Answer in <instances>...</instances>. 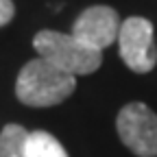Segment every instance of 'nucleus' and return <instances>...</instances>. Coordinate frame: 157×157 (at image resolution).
Segmentation results:
<instances>
[{
    "label": "nucleus",
    "instance_id": "5",
    "mask_svg": "<svg viewBox=\"0 0 157 157\" xmlns=\"http://www.w3.org/2000/svg\"><path fill=\"white\" fill-rule=\"evenodd\" d=\"M118 33H120V17H118L116 9L105 5L85 9L72 24V35L78 42L101 52L116 42Z\"/></svg>",
    "mask_w": 157,
    "mask_h": 157
},
{
    "label": "nucleus",
    "instance_id": "6",
    "mask_svg": "<svg viewBox=\"0 0 157 157\" xmlns=\"http://www.w3.org/2000/svg\"><path fill=\"white\" fill-rule=\"evenodd\" d=\"M26 157H68V153L55 135L46 131H33L29 133Z\"/></svg>",
    "mask_w": 157,
    "mask_h": 157
},
{
    "label": "nucleus",
    "instance_id": "4",
    "mask_svg": "<svg viewBox=\"0 0 157 157\" xmlns=\"http://www.w3.org/2000/svg\"><path fill=\"white\" fill-rule=\"evenodd\" d=\"M118 50L129 70L146 74L157 63V46L153 42V24L146 17H127L118 33Z\"/></svg>",
    "mask_w": 157,
    "mask_h": 157
},
{
    "label": "nucleus",
    "instance_id": "3",
    "mask_svg": "<svg viewBox=\"0 0 157 157\" xmlns=\"http://www.w3.org/2000/svg\"><path fill=\"white\" fill-rule=\"evenodd\" d=\"M116 129L122 144L137 157H157V113L144 103H129L118 111Z\"/></svg>",
    "mask_w": 157,
    "mask_h": 157
},
{
    "label": "nucleus",
    "instance_id": "8",
    "mask_svg": "<svg viewBox=\"0 0 157 157\" xmlns=\"http://www.w3.org/2000/svg\"><path fill=\"white\" fill-rule=\"evenodd\" d=\"M13 15H15L13 2H11V0H0V26L9 24L11 20H13Z\"/></svg>",
    "mask_w": 157,
    "mask_h": 157
},
{
    "label": "nucleus",
    "instance_id": "1",
    "mask_svg": "<svg viewBox=\"0 0 157 157\" xmlns=\"http://www.w3.org/2000/svg\"><path fill=\"white\" fill-rule=\"evenodd\" d=\"M76 87V76L66 74L46 59H31L20 70L15 96L29 107H52L63 103Z\"/></svg>",
    "mask_w": 157,
    "mask_h": 157
},
{
    "label": "nucleus",
    "instance_id": "2",
    "mask_svg": "<svg viewBox=\"0 0 157 157\" xmlns=\"http://www.w3.org/2000/svg\"><path fill=\"white\" fill-rule=\"evenodd\" d=\"M33 46L42 59L72 76L92 74L103 63V52L78 42L72 33L39 31L33 39Z\"/></svg>",
    "mask_w": 157,
    "mask_h": 157
},
{
    "label": "nucleus",
    "instance_id": "7",
    "mask_svg": "<svg viewBox=\"0 0 157 157\" xmlns=\"http://www.w3.org/2000/svg\"><path fill=\"white\" fill-rule=\"evenodd\" d=\"M29 131L20 124H7L0 133V157H26Z\"/></svg>",
    "mask_w": 157,
    "mask_h": 157
}]
</instances>
